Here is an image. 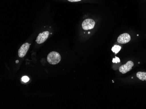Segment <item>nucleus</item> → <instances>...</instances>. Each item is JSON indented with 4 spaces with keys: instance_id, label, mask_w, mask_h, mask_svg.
Segmentation results:
<instances>
[{
    "instance_id": "9b49d317",
    "label": "nucleus",
    "mask_w": 146,
    "mask_h": 109,
    "mask_svg": "<svg viewBox=\"0 0 146 109\" xmlns=\"http://www.w3.org/2000/svg\"><path fill=\"white\" fill-rule=\"evenodd\" d=\"M70 2H78V1H81L82 0H68Z\"/></svg>"
},
{
    "instance_id": "f8f14e48",
    "label": "nucleus",
    "mask_w": 146,
    "mask_h": 109,
    "mask_svg": "<svg viewBox=\"0 0 146 109\" xmlns=\"http://www.w3.org/2000/svg\"><path fill=\"white\" fill-rule=\"evenodd\" d=\"M19 61H16V63H19Z\"/></svg>"
},
{
    "instance_id": "7ed1b4c3",
    "label": "nucleus",
    "mask_w": 146,
    "mask_h": 109,
    "mask_svg": "<svg viewBox=\"0 0 146 109\" xmlns=\"http://www.w3.org/2000/svg\"><path fill=\"white\" fill-rule=\"evenodd\" d=\"M96 22L91 19H87L82 23V27L84 30H88L94 28Z\"/></svg>"
},
{
    "instance_id": "423d86ee",
    "label": "nucleus",
    "mask_w": 146,
    "mask_h": 109,
    "mask_svg": "<svg viewBox=\"0 0 146 109\" xmlns=\"http://www.w3.org/2000/svg\"><path fill=\"white\" fill-rule=\"evenodd\" d=\"M30 47V44L28 43H25L22 45L18 51V54L20 57H23L25 56L27 52Z\"/></svg>"
},
{
    "instance_id": "6e6552de",
    "label": "nucleus",
    "mask_w": 146,
    "mask_h": 109,
    "mask_svg": "<svg viewBox=\"0 0 146 109\" xmlns=\"http://www.w3.org/2000/svg\"><path fill=\"white\" fill-rule=\"evenodd\" d=\"M121 49V46L117 45H115L113 47H112L111 48V50H112L113 52L115 53V54H117L119 51H120Z\"/></svg>"
},
{
    "instance_id": "1a4fd4ad",
    "label": "nucleus",
    "mask_w": 146,
    "mask_h": 109,
    "mask_svg": "<svg viewBox=\"0 0 146 109\" xmlns=\"http://www.w3.org/2000/svg\"><path fill=\"white\" fill-rule=\"evenodd\" d=\"M120 62V59L118 57H115V58H113L112 59V62L114 63H119Z\"/></svg>"
},
{
    "instance_id": "9d476101",
    "label": "nucleus",
    "mask_w": 146,
    "mask_h": 109,
    "mask_svg": "<svg viewBox=\"0 0 146 109\" xmlns=\"http://www.w3.org/2000/svg\"><path fill=\"white\" fill-rule=\"evenodd\" d=\"M22 80L23 82L26 83L29 81V78L27 76H24L22 78Z\"/></svg>"
},
{
    "instance_id": "39448f33",
    "label": "nucleus",
    "mask_w": 146,
    "mask_h": 109,
    "mask_svg": "<svg viewBox=\"0 0 146 109\" xmlns=\"http://www.w3.org/2000/svg\"><path fill=\"white\" fill-rule=\"evenodd\" d=\"M49 32L48 31H44L42 33H40L38 36L36 40V42L38 44H41L44 43L49 37Z\"/></svg>"
},
{
    "instance_id": "f03ea898",
    "label": "nucleus",
    "mask_w": 146,
    "mask_h": 109,
    "mask_svg": "<svg viewBox=\"0 0 146 109\" xmlns=\"http://www.w3.org/2000/svg\"><path fill=\"white\" fill-rule=\"evenodd\" d=\"M134 65V63L132 61H129L125 65H123L119 68V71L123 74H125L130 71Z\"/></svg>"
},
{
    "instance_id": "f257e3e1",
    "label": "nucleus",
    "mask_w": 146,
    "mask_h": 109,
    "mask_svg": "<svg viewBox=\"0 0 146 109\" xmlns=\"http://www.w3.org/2000/svg\"><path fill=\"white\" fill-rule=\"evenodd\" d=\"M47 61L51 65H56L60 61L61 56L58 53L52 51L47 56Z\"/></svg>"
},
{
    "instance_id": "0eeeda50",
    "label": "nucleus",
    "mask_w": 146,
    "mask_h": 109,
    "mask_svg": "<svg viewBox=\"0 0 146 109\" xmlns=\"http://www.w3.org/2000/svg\"><path fill=\"white\" fill-rule=\"evenodd\" d=\"M137 76L138 78L142 81H146V72H137Z\"/></svg>"
},
{
    "instance_id": "20e7f679",
    "label": "nucleus",
    "mask_w": 146,
    "mask_h": 109,
    "mask_svg": "<svg viewBox=\"0 0 146 109\" xmlns=\"http://www.w3.org/2000/svg\"><path fill=\"white\" fill-rule=\"evenodd\" d=\"M131 40V37L127 33H124L120 35L117 38V42L120 44H125L128 43Z\"/></svg>"
}]
</instances>
